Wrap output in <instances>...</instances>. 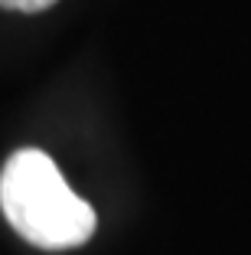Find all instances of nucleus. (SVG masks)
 I'll return each mask as SVG.
<instances>
[{
    "label": "nucleus",
    "instance_id": "1",
    "mask_svg": "<svg viewBox=\"0 0 251 255\" xmlns=\"http://www.w3.org/2000/svg\"><path fill=\"white\" fill-rule=\"evenodd\" d=\"M0 206L7 223L36 249H75L95 233V210L69 190L56 160L39 147L10 154L0 170Z\"/></svg>",
    "mask_w": 251,
    "mask_h": 255
},
{
    "label": "nucleus",
    "instance_id": "2",
    "mask_svg": "<svg viewBox=\"0 0 251 255\" xmlns=\"http://www.w3.org/2000/svg\"><path fill=\"white\" fill-rule=\"evenodd\" d=\"M56 0H0L3 10H20V13H39V10L52 7Z\"/></svg>",
    "mask_w": 251,
    "mask_h": 255
}]
</instances>
